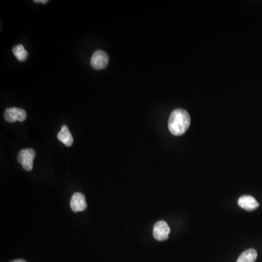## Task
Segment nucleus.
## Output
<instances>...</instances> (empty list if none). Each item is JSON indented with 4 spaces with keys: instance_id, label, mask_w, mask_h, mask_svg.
Returning <instances> with one entry per match:
<instances>
[{
    "instance_id": "f257e3e1",
    "label": "nucleus",
    "mask_w": 262,
    "mask_h": 262,
    "mask_svg": "<svg viewBox=\"0 0 262 262\" xmlns=\"http://www.w3.org/2000/svg\"><path fill=\"white\" fill-rule=\"evenodd\" d=\"M189 113L184 109H176L172 112L168 121V129L174 135H181L190 125Z\"/></svg>"
},
{
    "instance_id": "f03ea898",
    "label": "nucleus",
    "mask_w": 262,
    "mask_h": 262,
    "mask_svg": "<svg viewBox=\"0 0 262 262\" xmlns=\"http://www.w3.org/2000/svg\"><path fill=\"white\" fill-rule=\"evenodd\" d=\"M35 154L36 153L32 148H24L19 151L17 161L26 171H31L33 169V162Z\"/></svg>"
},
{
    "instance_id": "7ed1b4c3",
    "label": "nucleus",
    "mask_w": 262,
    "mask_h": 262,
    "mask_svg": "<svg viewBox=\"0 0 262 262\" xmlns=\"http://www.w3.org/2000/svg\"><path fill=\"white\" fill-rule=\"evenodd\" d=\"M109 60V55L106 52L103 50H96L92 55L90 64L95 69H103L107 66Z\"/></svg>"
},
{
    "instance_id": "20e7f679",
    "label": "nucleus",
    "mask_w": 262,
    "mask_h": 262,
    "mask_svg": "<svg viewBox=\"0 0 262 262\" xmlns=\"http://www.w3.org/2000/svg\"><path fill=\"white\" fill-rule=\"evenodd\" d=\"M26 111L20 108L12 107L6 109L4 114V117L9 122H14L16 121L23 122L26 119Z\"/></svg>"
},
{
    "instance_id": "39448f33",
    "label": "nucleus",
    "mask_w": 262,
    "mask_h": 262,
    "mask_svg": "<svg viewBox=\"0 0 262 262\" xmlns=\"http://www.w3.org/2000/svg\"><path fill=\"white\" fill-rule=\"evenodd\" d=\"M170 229L168 224L164 221H159L154 224L153 235L158 241H164L168 238Z\"/></svg>"
},
{
    "instance_id": "423d86ee",
    "label": "nucleus",
    "mask_w": 262,
    "mask_h": 262,
    "mask_svg": "<svg viewBox=\"0 0 262 262\" xmlns=\"http://www.w3.org/2000/svg\"><path fill=\"white\" fill-rule=\"evenodd\" d=\"M70 206L74 212L77 213L84 211L87 208L85 197L80 192H76L71 196Z\"/></svg>"
},
{
    "instance_id": "0eeeda50",
    "label": "nucleus",
    "mask_w": 262,
    "mask_h": 262,
    "mask_svg": "<svg viewBox=\"0 0 262 262\" xmlns=\"http://www.w3.org/2000/svg\"><path fill=\"white\" fill-rule=\"evenodd\" d=\"M238 205L240 208L246 210V211H252L259 208V202L252 196L244 195L240 196L238 199Z\"/></svg>"
},
{
    "instance_id": "6e6552de",
    "label": "nucleus",
    "mask_w": 262,
    "mask_h": 262,
    "mask_svg": "<svg viewBox=\"0 0 262 262\" xmlns=\"http://www.w3.org/2000/svg\"><path fill=\"white\" fill-rule=\"evenodd\" d=\"M57 137H58V139L66 147H71L74 142L72 135L66 125H63L61 127V131L58 132Z\"/></svg>"
},
{
    "instance_id": "1a4fd4ad",
    "label": "nucleus",
    "mask_w": 262,
    "mask_h": 262,
    "mask_svg": "<svg viewBox=\"0 0 262 262\" xmlns=\"http://www.w3.org/2000/svg\"><path fill=\"white\" fill-rule=\"evenodd\" d=\"M256 259H257L256 250L254 249H248L239 256L237 262H255Z\"/></svg>"
},
{
    "instance_id": "9d476101",
    "label": "nucleus",
    "mask_w": 262,
    "mask_h": 262,
    "mask_svg": "<svg viewBox=\"0 0 262 262\" xmlns=\"http://www.w3.org/2000/svg\"><path fill=\"white\" fill-rule=\"evenodd\" d=\"M13 52L16 58L21 62L26 61L29 56V53L22 45H17L15 46L13 49Z\"/></svg>"
},
{
    "instance_id": "9b49d317",
    "label": "nucleus",
    "mask_w": 262,
    "mask_h": 262,
    "mask_svg": "<svg viewBox=\"0 0 262 262\" xmlns=\"http://www.w3.org/2000/svg\"><path fill=\"white\" fill-rule=\"evenodd\" d=\"M34 1V2H36V3H38V2H42V4H46V3H48V0H38V1H36V0H35V1Z\"/></svg>"
},
{
    "instance_id": "f8f14e48",
    "label": "nucleus",
    "mask_w": 262,
    "mask_h": 262,
    "mask_svg": "<svg viewBox=\"0 0 262 262\" xmlns=\"http://www.w3.org/2000/svg\"><path fill=\"white\" fill-rule=\"evenodd\" d=\"M10 262H26V261L23 260V259H16V260H13Z\"/></svg>"
}]
</instances>
